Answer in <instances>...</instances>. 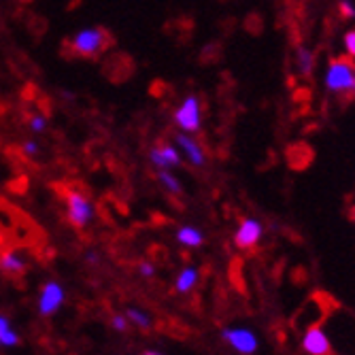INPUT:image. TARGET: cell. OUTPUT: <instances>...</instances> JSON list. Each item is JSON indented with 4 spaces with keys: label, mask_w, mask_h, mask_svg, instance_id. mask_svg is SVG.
I'll list each match as a JSON object with an SVG mask.
<instances>
[{
    "label": "cell",
    "mask_w": 355,
    "mask_h": 355,
    "mask_svg": "<svg viewBox=\"0 0 355 355\" xmlns=\"http://www.w3.org/2000/svg\"><path fill=\"white\" fill-rule=\"evenodd\" d=\"M113 45L111 32L98 26L83 28L69 39V51L75 58H85V60H96Z\"/></svg>",
    "instance_id": "cell-1"
},
{
    "label": "cell",
    "mask_w": 355,
    "mask_h": 355,
    "mask_svg": "<svg viewBox=\"0 0 355 355\" xmlns=\"http://www.w3.org/2000/svg\"><path fill=\"white\" fill-rule=\"evenodd\" d=\"M64 205H67V217L71 225L77 230L87 228L96 217V207L92 198L81 189H75V187L64 189Z\"/></svg>",
    "instance_id": "cell-2"
},
{
    "label": "cell",
    "mask_w": 355,
    "mask_h": 355,
    "mask_svg": "<svg viewBox=\"0 0 355 355\" xmlns=\"http://www.w3.org/2000/svg\"><path fill=\"white\" fill-rule=\"evenodd\" d=\"M173 119H175V125L179 128V132L198 135L202 128V101L196 94L185 96L181 105L177 107Z\"/></svg>",
    "instance_id": "cell-3"
},
{
    "label": "cell",
    "mask_w": 355,
    "mask_h": 355,
    "mask_svg": "<svg viewBox=\"0 0 355 355\" xmlns=\"http://www.w3.org/2000/svg\"><path fill=\"white\" fill-rule=\"evenodd\" d=\"M9 232H15L17 239H28L35 234V225L13 205H9L7 200H0V234L5 239Z\"/></svg>",
    "instance_id": "cell-4"
},
{
    "label": "cell",
    "mask_w": 355,
    "mask_h": 355,
    "mask_svg": "<svg viewBox=\"0 0 355 355\" xmlns=\"http://www.w3.org/2000/svg\"><path fill=\"white\" fill-rule=\"evenodd\" d=\"M355 83V64L351 58L340 55L330 60L328 71V87L336 94H349Z\"/></svg>",
    "instance_id": "cell-5"
},
{
    "label": "cell",
    "mask_w": 355,
    "mask_h": 355,
    "mask_svg": "<svg viewBox=\"0 0 355 355\" xmlns=\"http://www.w3.org/2000/svg\"><path fill=\"white\" fill-rule=\"evenodd\" d=\"M173 145L177 147L183 162H187L189 166H193V168H205L207 166V151L198 143V139H193V135L175 132L173 135Z\"/></svg>",
    "instance_id": "cell-6"
},
{
    "label": "cell",
    "mask_w": 355,
    "mask_h": 355,
    "mask_svg": "<svg viewBox=\"0 0 355 355\" xmlns=\"http://www.w3.org/2000/svg\"><path fill=\"white\" fill-rule=\"evenodd\" d=\"M149 162L155 171H173L183 164V159L173 143H159L149 149Z\"/></svg>",
    "instance_id": "cell-7"
},
{
    "label": "cell",
    "mask_w": 355,
    "mask_h": 355,
    "mask_svg": "<svg viewBox=\"0 0 355 355\" xmlns=\"http://www.w3.org/2000/svg\"><path fill=\"white\" fill-rule=\"evenodd\" d=\"M64 302V287L55 281H49L43 285L41 289V298H39V309H41V315L49 317L53 315Z\"/></svg>",
    "instance_id": "cell-8"
},
{
    "label": "cell",
    "mask_w": 355,
    "mask_h": 355,
    "mask_svg": "<svg viewBox=\"0 0 355 355\" xmlns=\"http://www.w3.org/2000/svg\"><path fill=\"white\" fill-rule=\"evenodd\" d=\"M302 347L306 353L311 355H332V345L326 336V332L321 330L319 324H313L306 334H304V340H302Z\"/></svg>",
    "instance_id": "cell-9"
},
{
    "label": "cell",
    "mask_w": 355,
    "mask_h": 355,
    "mask_svg": "<svg viewBox=\"0 0 355 355\" xmlns=\"http://www.w3.org/2000/svg\"><path fill=\"white\" fill-rule=\"evenodd\" d=\"M260 239H262V223L255 219H245L234 234V243L239 249H251L260 243Z\"/></svg>",
    "instance_id": "cell-10"
},
{
    "label": "cell",
    "mask_w": 355,
    "mask_h": 355,
    "mask_svg": "<svg viewBox=\"0 0 355 355\" xmlns=\"http://www.w3.org/2000/svg\"><path fill=\"white\" fill-rule=\"evenodd\" d=\"M223 338L243 355H251L257 349V338L249 330H223Z\"/></svg>",
    "instance_id": "cell-11"
},
{
    "label": "cell",
    "mask_w": 355,
    "mask_h": 355,
    "mask_svg": "<svg viewBox=\"0 0 355 355\" xmlns=\"http://www.w3.org/2000/svg\"><path fill=\"white\" fill-rule=\"evenodd\" d=\"M26 270V260L19 255L17 249H5L0 251V272L11 275V277H19Z\"/></svg>",
    "instance_id": "cell-12"
},
{
    "label": "cell",
    "mask_w": 355,
    "mask_h": 355,
    "mask_svg": "<svg viewBox=\"0 0 355 355\" xmlns=\"http://www.w3.org/2000/svg\"><path fill=\"white\" fill-rule=\"evenodd\" d=\"M155 177H157L159 187H162L164 191L173 193V196H181V193H183V183H181V179L175 173H171V171H157Z\"/></svg>",
    "instance_id": "cell-13"
},
{
    "label": "cell",
    "mask_w": 355,
    "mask_h": 355,
    "mask_svg": "<svg viewBox=\"0 0 355 355\" xmlns=\"http://www.w3.org/2000/svg\"><path fill=\"white\" fill-rule=\"evenodd\" d=\"M177 243H181L183 247H200L205 243V236L193 225H183L177 230Z\"/></svg>",
    "instance_id": "cell-14"
},
{
    "label": "cell",
    "mask_w": 355,
    "mask_h": 355,
    "mask_svg": "<svg viewBox=\"0 0 355 355\" xmlns=\"http://www.w3.org/2000/svg\"><path fill=\"white\" fill-rule=\"evenodd\" d=\"M196 283H198V268L187 266V268H183L181 275L177 277L175 287H177V292H179V294H187V292H191L193 287H196Z\"/></svg>",
    "instance_id": "cell-15"
},
{
    "label": "cell",
    "mask_w": 355,
    "mask_h": 355,
    "mask_svg": "<svg viewBox=\"0 0 355 355\" xmlns=\"http://www.w3.org/2000/svg\"><path fill=\"white\" fill-rule=\"evenodd\" d=\"M311 153L313 151L306 145H296V147L289 149V162H292L294 168H306L311 164V159H313Z\"/></svg>",
    "instance_id": "cell-16"
},
{
    "label": "cell",
    "mask_w": 355,
    "mask_h": 355,
    "mask_svg": "<svg viewBox=\"0 0 355 355\" xmlns=\"http://www.w3.org/2000/svg\"><path fill=\"white\" fill-rule=\"evenodd\" d=\"M125 317L132 321V324H137V326H141V328H149L151 326V319L145 315V313H141V311H137V309H128V313H125Z\"/></svg>",
    "instance_id": "cell-17"
},
{
    "label": "cell",
    "mask_w": 355,
    "mask_h": 355,
    "mask_svg": "<svg viewBox=\"0 0 355 355\" xmlns=\"http://www.w3.org/2000/svg\"><path fill=\"white\" fill-rule=\"evenodd\" d=\"M28 125H30V130L35 135H43L47 130V119L43 115H32L28 119Z\"/></svg>",
    "instance_id": "cell-18"
},
{
    "label": "cell",
    "mask_w": 355,
    "mask_h": 355,
    "mask_svg": "<svg viewBox=\"0 0 355 355\" xmlns=\"http://www.w3.org/2000/svg\"><path fill=\"white\" fill-rule=\"evenodd\" d=\"M298 67H300V71L302 73H311V69H313V53L311 51H300L298 53Z\"/></svg>",
    "instance_id": "cell-19"
},
{
    "label": "cell",
    "mask_w": 355,
    "mask_h": 355,
    "mask_svg": "<svg viewBox=\"0 0 355 355\" xmlns=\"http://www.w3.org/2000/svg\"><path fill=\"white\" fill-rule=\"evenodd\" d=\"M39 151H41V147H39L37 141H26V143H21V153L26 157H35V155H39Z\"/></svg>",
    "instance_id": "cell-20"
},
{
    "label": "cell",
    "mask_w": 355,
    "mask_h": 355,
    "mask_svg": "<svg viewBox=\"0 0 355 355\" xmlns=\"http://www.w3.org/2000/svg\"><path fill=\"white\" fill-rule=\"evenodd\" d=\"M19 343V336L9 328L5 334H3V340H0V345H7V347H13V345H17Z\"/></svg>",
    "instance_id": "cell-21"
},
{
    "label": "cell",
    "mask_w": 355,
    "mask_h": 355,
    "mask_svg": "<svg viewBox=\"0 0 355 355\" xmlns=\"http://www.w3.org/2000/svg\"><path fill=\"white\" fill-rule=\"evenodd\" d=\"M345 45H347V51H349L351 55H355V30H349V32H347Z\"/></svg>",
    "instance_id": "cell-22"
},
{
    "label": "cell",
    "mask_w": 355,
    "mask_h": 355,
    "mask_svg": "<svg viewBox=\"0 0 355 355\" xmlns=\"http://www.w3.org/2000/svg\"><path fill=\"white\" fill-rule=\"evenodd\" d=\"M139 272H141L143 277H153V275H155V266H153L151 262H141V264H139Z\"/></svg>",
    "instance_id": "cell-23"
},
{
    "label": "cell",
    "mask_w": 355,
    "mask_h": 355,
    "mask_svg": "<svg viewBox=\"0 0 355 355\" xmlns=\"http://www.w3.org/2000/svg\"><path fill=\"white\" fill-rule=\"evenodd\" d=\"M111 324H113V328H115V330H125V328H128V317L115 315V317L111 319Z\"/></svg>",
    "instance_id": "cell-24"
},
{
    "label": "cell",
    "mask_w": 355,
    "mask_h": 355,
    "mask_svg": "<svg viewBox=\"0 0 355 355\" xmlns=\"http://www.w3.org/2000/svg\"><path fill=\"white\" fill-rule=\"evenodd\" d=\"M340 13H343L345 17H355V9H353L349 3H340Z\"/></svg>",
    "instance_id": "cell-25"
},
{
    "label": "cell",
    "mask_w": 355,
    "mask_h": 355,
    "mask_svg": "<svg viewBox=\"0 0 355 355\" xmlns=\"http://www.w3.org/2000/svg\"><path fill=\"white\" fill-rule=\"evenodd\" d=\"M9 328H11V326H9V319L0 315V340H3V334H5Z\"/></svg>",
    "instance_id": "cell-26"
},
{
    "label": "cell",
    "mask_w": 355,
    "mask_h": 355,
    "mask_svg": "<svg viewBox=\"0 0 355 355\" xmlns=\"http://www.w3.org/2000/svg\"><path fill=\"white\" fill-rule=\"evenodd\" d=\"M349 217H351V221H355V207H351V211H349Z\"/></svg>",
    "instance_id": "cell-27"
},
{
    "label": "cell",
    "mask_w": 355,
    "mask_h": 355,
    "mask_svg": "<svg viewBox=\"0 0 355 355\" xmlns=\"http://www.w3.org/2000/svg\"><path fill=\"white\" fill-rule=\"evenodd\" d=\"M143 355H159V353H155V351H147V353H143Z\"/></svg>",
    "instance_id": "cell-28"
},
{
    "label": "cell",
    "mask_w": 355,
    "mask_h": 355,
    "mask_svg": "<svg viewBox=\"0 0 355 355\" xmlns=\"http://www.w3.org/2000/svg\"><path fill=\"white\" fill-rule=\"evenodd\" d=\"M353 92H355V83H353Z\"/></svg>",
    "instance_id": "cell-29"
}]
</instances>
